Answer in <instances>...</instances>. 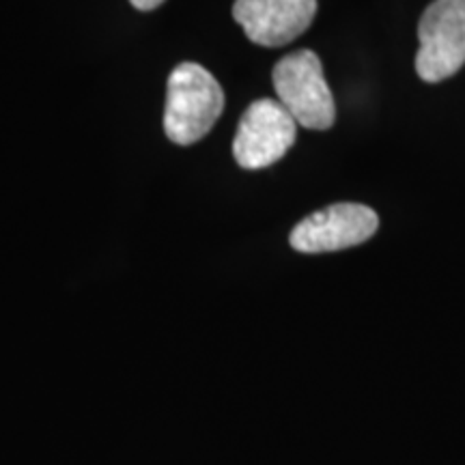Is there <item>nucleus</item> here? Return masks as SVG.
I'll return each instance as SVG.
<instances>
[{
	"label": "nucleus",
	"mask_w": 465,
	"mask_h": 465,
	"mask_svg": "<svg viewBox=\"0 0 465 465\" xmlns=\"http://www.w3.org/2000/svg\"><path fill=\"white\" fill-rule=\"evenodd\" d=\"M298 124L278 100H257L242 114L232 141V158L246 171L276 164L293 147Z\"/></svg>",
	"instance_id": "20e7f679"
},
{
	"label": "nucleus",
	"mask_w": 465,
	"mask_h": 465,
	"mask_svg": "<svg viewBox=\"0 0 465 465\" xmlns=\"http://www.w3.org/2000/svg\"><path fill=\"white\" fill-rule=\"evenodd\" d=\"M380 229V218L360 203H336L306 216L291 231V248L304 254L336 252L360 246Z\"/></svg>",
	"instance_id": "39448f33"
},
{
	"label": "nucleus",
	"mask_w": 465,
	"mask_h": 465,
	"mask_svg": "<svg viewBox=\"0 0 465 465\" xmlns=\"http://www.w3.org/2000/svg\"><path fill=\"white\" fill-rule=\"evenodd\" d=\"M132 7H136L138 11H153L158 9L162 3H166V0H130Z\"/></svg>",
	"instance_id": "0eeeda50"
},
{
	"label": "nucleus",
	"mask_w": 465,
	"mask_h": 465,
	"mask_svg": "<svg viewBox=\"0 0 465 465\" xmlns=\"http://www.w3.org/2000/svg\"><path fill=\"white\" fill-rule=\"evenodd\" d=\"M224 93L218 80L196 63H182L171 72L164 108V132L174 144L199 143L218 124Z\"/></svg>",
	"instance_id": "f257e3e1"
},
{
	"label": "nucleus",
	"mask_w": 465,
	"mask_h": 465,
	"mask_svg": "<svg viewBox=\"0 0 465 465\" xmlns=\"http://www.w3.org/2000/svg\"><path fill=\"white\" fill-rule=\"evenodd\" d=\"M272 80L278 102L287 108L295 124L317 132L334 125V97L325 83L322 61L315 52L298 50L281 58Z\"/></svg>",
	"instance_id": "f03ea898"
},
{
	"label": "nucleus",
	"mask_w": 465,
	"mask_h": 465,
	"mask_svg": "<svg viewBox=\"0 0 465 465\" xmlns=\"http://www.w3.org/2000/svg\"><path fill=\"white\" fill-rule=\"evenodd\" d=\"M416 72L424 83H441L465 65V0H433L418 25Z\"/></svg>",
	"instance_id": "7ed1b4c3"
},
{
	"label": "nucleus",
	"mask_w": 465,
	"mask_h": 465,
	"mask_svg": "<svg viewBox=\"0 0 465 465\" xmlns=\"http://www.w3.org/2000/svg\"><path fill=\"white\" fill-rule=\"evenodd\" d=\"M317 15V0H235L232 17L252 44L282 48L304 35Z\"/></svg>",
	"instance_id": "423d86ee"
}]
</instances>
